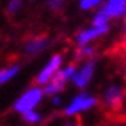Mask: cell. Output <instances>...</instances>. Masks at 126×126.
Segmentation results:
<instances>
[{"label":"cell","instance_id":"22","mask_svg":"<svg viewBox=\"0 0 126 126\" xmlns=\"http://www.w3.org/2000/svg\"><path fill=\"white\" fill-rule=\"evenodd\" d=\"M122 33H123V36L126 37V17L122 19Z\"/></svg>","mask_w":126,"mask_h":126},{"label":"cell","instance_id":"2","mask_svg":"<svg viewBox=\"0 0 126 126\" xmlns=\"http://www.w3.org/2000/svg\"><path fill=\"white\" fill-rule=\"evenodd\" d=\"M100 100L96 94L87 92V90H79L78 94H75L68 104L64 107L63 114L64 116L69 118H78L82 114H86L89 111H93L96 107H98Z\"/></svg>","mask_w":126,"mask_h":126},{"label":"cell","instance_id":"11","mask_svg":"<svg viewBox=\"0 0 126 126\" xmlns=\"http://www.w3.org/2000/svg\"><path fill=\"white\" fill-rule=\"evenodd\" d=\"M96 46H83V47H76L75 50V61H86V60L96 58Z\"/></svg>","mask_w":126,"mask_h":126},{"label":"cell","instance_id":"14","mask_svg":"<svg viewBox=\"0 0 126 126\" xmlns=\"http://www.w3.org/2000/svg\"><path fill=\"white\" fill-rule=\"evenodd\" d=\"M22 118H24L25 122L35 125V123H39L42 121V115L39 114V112H36L35 110H32V111H28V112H25V114H22Z\"/></svg>","mask_w":126,"mask_h":126},{"label":"cell","instance_id":"21","mask_svg":"<svg viewBox=\"0 0 126 126\" xmlns=\"http://www.w3.org/2000/svg\"><path fill=\"white\" fill-rule=\"evenodd\" d=\"M121 75H122V78H123V80L126 82V63L123 64V67L121 68Z\"/></svg>","mask_w":126,"mask_h":126},{"label":"cell","instance_id":"1","mask_svg":"<svg viewBox=\"0 0 126 126\" xmlns=\"http://www.w3.org/2000/svg\"><path fill=\"white\" fill-rule=\"evenodd\" d=\"M101 108L110 115H119L126 103V85L121 82H110L104 86L100 96Z\"/></svg>","mask_w":126,"mask_h":126},{"label":"cell","instance_id":"5","mask_svg":"<svg viewBox=\"0 0 126 126\" xmlns=\"http://www.w3.org/2000/svg\"><path fill=\"white\" fill-rule=\"evenodd\" d=\"M43 96H45V93H43V89H42L40 86H33L29 90H26L22 96L17 100V103L14 105V110L17 112H21V114L32 111V110H35V107H36L37 104L42 101Z\"/></svg>","mask_w":126,"mask_h":126},{"label":"cell","instance_id":"12","mask_svg":"<svg viewBox=\"0 0 126 126\" xmlns=\"http://www.w3.org/2000/svg\"><path fill=\"white\" fill-rule=\"evenodd\" d=\"M105 0H79V8L82 11H96L103 7Z\"/></svg>","mask_w":126,"mask_h":126},{"label":"cell","instance_id":"13","mask_svg":"<svg viewBox=\"0 0 126 126\" xmlns=\"http://www.w3.org/2000/svg\"><path fill=\"white\" fill-rule=\"evenodd\" d=\"M18 71H19V65H14V67L1 69V71H0V85L4 83V82H7L8 79H11L13 76H15Z\"/></svg>","mask_w":126,"mask_h":126},{"label":"cell","instance_id":"16","mask_svg":"<svg viewBox=\"0 0 126 126\" xmlns=\"http://www.w3.org/2000/svg\"><path fill=\"white\" fill-rule=\"evenodd\" d=\"M64 1L65 0H48V7H50V10L56 11V10H58L64 4Z\"/></svg>","mask_w":126,"mask_h":126},{"label":"cell","instance_id":"17","mask_svg":"<svg viewBox=\"0 0 126 126\" xmlns=\"http://www.w3.org/2000/svg\"><path fill=\"white\" fill-rule=\"evenodd\" d=\"M63 126H85L83 123L80 122V119L78 118H69L67 122H64Z\"/></svg>","mask_w":126,"mask_h":126},{"label":"cell","instance_id":"3","mask_svg":"<svg viewBox=\"0 0 126 126\" xmlns=\"http://www.w3.org/2000/svg\"><path fill=\"white\" fill-rule=\"evenodd\" d=\"M76 71H78V64L75 63V61L64 65L45 85L43 93H45L46 96H51V97L56 96V94H60V93L65 89V86H67L68 82L72 80V78L76 74Z\"/></svg>","mask_w":126,"mask_h":126},{"label":"cell","instance_id":"7","mask_svg":"<svg viewBox=\"0 0 126 126\" xmlns=\"http://www.w3.org/2000/svg\"><path fill=\"white\" fill-rule=\"evenodd\" d=\"M63 64H64V56H63V54L57 53V54H54V56L50 57V60L47 61V64L42 68V71L39 72V75L36 76L37 86H42V85L45 86L46 83H47V82L64 67Z\"/></svg>","mask_w":126,"mask_h":126},{"label":"cell","instance_id":"9","mask_svg":"<svg viewBox=\"0 0 126 126\" xmlns=\"http://www.w3.org/2000/svg\"><path fill=\"white\" fill-rule=\"evenodd\" d=\"M48 45V39L46 35H35L29 37L25 43V51L29 54H39Z\"/></svg>","mask_w":126,"mask_h":126},{"label":"cell","instance_id":"10","mask_svg":"<svg viewBox=\"0 0 126 126\" xmlns=\"http://www.w3.org/2000/svg\"><path fill=\"white\" fill-rule=\"evenodd\" d=\"M111 21L112 19H111V17L108 15V13L105 11L103 7H100V8H97L96 11H93L90 25L100 26V28H107V26L111 28Z\"/></svg>","mask_w":126,"mask_h":126},{"label":"cell","instance_id":"6","mask_svg":"<svg viewBox=\"0 0 126 126\" xmlns=\"http://www.w3.org/2000/svg\"><path fill=\"white\" fill-rule=\"evenodd\" d=\"M110 29H111L110 26H107V28H100V26H93V25L86 26L75 35V45H76V47L94 45L97 40L103 39L110 32Z\"/></svg>","mask_w":126,"mask_h":126},{"label":"cell","instance_id":"8","mask_svg":"<svg viewBox=\"0 0 126 126\" xmlns=\"http://www.w3.org/2000/svg\"><path fill=\"white\" fill-rule=\"evenodd\" d=\"M103 8L112 21H122L126 17V0H105Z\"/></svg>","mask_w":126,"mask_h":126},{"label":"cell","instance_id":"4","mask_svg":"<svg viewBox=\"0 0 126 126\" xmlns=\"http://www.w3.org/2000/svg\"><path fill=\"white\" fill-rule=\"evenodd\" d=\"M97 71V60L92 58V60H86L82 61L78 65V71L75 76L72 78L71 83L79 90H86V87L92 83L94 75Z\"/></svg>","mask_w":126,"mask_h":126},{"label":"cell","instance_id":"18","mask_svg":"<svg viewBox=\"0 0 126 126\" xmlns=\"http://www.w3.org/2000/svg\"><path fill=\"white\" fill-rule=\"evenodd\" d=\"M118 51L119 54L125 58L126 61V37H123L122 40H121V43H119V47H118Z\"/></svg>","mask_w":126,"mask_h":126},{"label":"cell","instance_id":"19","mask_svg":"<svg viewBox=\"0 0 126 126\" xmlns=\"http://www.w3.org/2000/svg\"><path fill=\"white\" fill-rule=\"evenodd\" d=\"M51 103L54 107H61L63 105V97H61V94H56V96L51 97Z\"/></svg>","mask_w":126,"mask_h":126},{"label":"cell","instance_id":"15","mask_svg":"<svg viewBox=\"0 0 126 126\" xmlns=\"http://www.w3.org/2000/svg\"><path fill=\"white\" fill-rule=\"evenodd\" d=\"M21 4H22V0H10V3H8V14H14L15 11H18Z\"/></svg>","mask_w":126,"mask_h":126},{"label":"cell","instance_id":"20","mask_svg":"<svg viewBox=\"0 0 126 126\" xmlns=\"http://www.w3.org/2000/svg\"><path fill=\"white\" fill-rule=\"evenodd\" d=\"M118 116L121 118V121H122V122L126 125V103H125V105H123L122 111L119 112V115H118Z\"/></svg>","mask_w":126,"mask_h":126}]
</instances>
